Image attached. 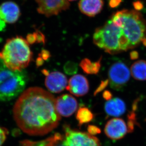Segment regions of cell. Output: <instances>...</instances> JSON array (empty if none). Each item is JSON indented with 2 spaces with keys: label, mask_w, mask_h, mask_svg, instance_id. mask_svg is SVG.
Wrapping results in <instances>:
<instances>
[{
  "label": "cell",
  "mask_w": 146,
  "mask_h": 146,
  "mask_svg": "<svg viewBox=\"0 0 146 146\" xmlns=\"http://www.w3.org/2000/svg\"><path fill=\"white\" fill-rule=\"evenodd\" d=\"M55 99L48 91L31 87L19 96L13 113L17 125L32 136L46 135L56 128L61 116L55 108Z\"/></svg>",
  "instance_id": "1"
},
{
  "label": "cell",
  "mask_w": 146,
  "mask_h": 146,
  "mask_svg": "<svg viewBox=\"0 0 146 146\" xmlns=\"http://www.w3.org/2000/svg\"><path fill=\"white\" fill-rule=\"evenodd\" d=\"M93 40L94 44L111 54L132 49L121 25L111 18L95 29Z\"/></svg>",
  "instance_id": "2"
},
{
  "label": "cell",
  "mask_w": 146,
  "mask_h": 146,
  "mask_svg": "<svg viewBox=\"0 0 146 146\" xmlns=\"http://www.w3.org/2000/svg\"><path fill=\"white\" fill-rule=\"evenodd\" d=\"M32 56L29 43L21 36L8 39L0 52V59L13 70H24L32 61Z\"/></svg>",
  "instance_id": "3"
},
{
  "label": "cell",
  "mask_w": 146,
  "mask_h": 146,
  "mask_svg": "<svg viewBox=\"0 0 146 146\" xmlns=\"http://www.w3.org/2000/svg\"><path fill=\"white\" fill-rule=\"evenodd\" d=\"M111 18L121 25L132 49L139 46L146 37V21L139 11L123 9Z\"/></svg>",
  "instance_id": "4"
},
{
  "label": "cell",
  "mask_w": 146,
  "mask_h": 146,
  "mask_svg": "<svg viewBox=\"0 0 146 146\" xmlns=\"http://www.w3.org/2000/svg\"><path fill=\"white\" fill-rule=\"evenodd\" d=\"M28 80L24 70H10L0 59V101H9L19 96Z\"/></svg>",
  "instance_id": "5"
},
{
  "label": "cell",
  "mask_w": 146,
  "mask_h": 146,
  "mask_svg": "<svg viewBox=\"0 0 146 146\" xmlns=\"http://www.w3.org/2000/svg\"><path fill=\"white\" fill-rule=\"evenodd\" d=\"M131 70L126 64L117 62L113 64L108 72V81L111 87L121 90L130 80Z\"/></svg>",
  "instance_id": "6"
},
{
  "label": "cell",
  "mask_w": 146,
  "mask_h": 146,
  "mask_svg": "<svg viewBox=\"0 0 146 146\" xmlns=\"http://www.w3.org/2000/svg\"><path fill=\"white\" fill-rule=\"evenodd\" d=\"M64 131L67 146H101L99 139L88 133L72 130L68 126Z\"/></svg>",
  "instance_id": "7"
},
{
  "label": "cell",
  "mask_w": 146,
  "mask_h": 146,
  "mask_svg": "<svg viewBox=\"0 0 146 146\" xmlns=\"http://www.w3.org/2000/svg\"><path fill=\"white\" fill-rule=\"evenodd\" d=\"M38 5V13L46 17L57 15L67 10L70 3L67 0H36Z\"/></svg>",
  "instance_id": "8"
},
{
  "label": "cell",
  "mask_w": 146,
  "mask_h": 146,
  "mask_svg": "<svg viewBox=\"0 0 146 146\" xmlns=\"http://www.w3.org/2000/svg\"><path fill=\"white\" fill-rule=\"evenodd\" d=\"M104 131L107 137L113 141L121 139L130 132L125 121L118 118L112 119L108 121L105 126Z\"/></svg>",
  "instance_id": "9"
},
{
  "label": "cell",
  "mask_w": 146,
  "mask_h": 146,
  "mask_svg": "<svg viewBox=\"0 0 146 146\" xmlns=\"http://www.w3.org/2000/svg\"><path fill=\"white\" fill-rule=\"evenodd\" d=\"M46 75L45 85L51 92L58 93L65 90L68 85V80L65 75L60 72H52L48 73L44 70Z\"/></svg>",
  "instance_id": "10"
},
{
  "label": "cell",
  "mask_w": 146,
  "mask_h": 146,
  "mask_svg": "<svg viewBox=\"0 0 146 146\" xmlns=\"http://www.w3.org/2000/svg\"><path fill=\"white\" fill-rule=\"evenodd\" d=\"M55 108L61 116L69 117L76 112L78 108L77 101L72 95L64 94L55 100Z\"/></svg>",
  "instance_id": "11"
},
{
  "label": "cell",
  "mask_w": 146,
  "mask_h": 146,
  "mask_svg": "<svg viewBox=\"0 0 146 146\" xmlns=\"http://www.w3.org/2000/svg\"><path fill=\"white\" fill-rule=\"evenodd\" d=\"M66 89L77 97L85 95L89 90L88 80L82 75H75L68 81Z\"/></svg>",
  "instance_id": "12"
},
{
  "label": "cell",
  "mask_w": 146,
  "mask_h": 146,
  "mask_svg": "<svg viewBox=\"0 0 146 146\" xmlns=\"http://www.w3.org/2000/svg\"><path fill=\"white\" fill-rule=\"evenodd\" d=\"M21 14L19 6L14 2L6 1L0 5V19L5 23H15Z\"/></svg>",
  "instance_id": "13"
},
{
  "label": "cell",
  "mask_w": 146,
  "mask_h": 146,
  "mask_svg": "<svg viewBox=\"0 0 146 146\" xmlns=\"http://www.w3.org/2000/svg\"><path fill=\"white\" fill-rule=\"evenodd\" d=\"M104 4L103 0H80L79 10L84 15L94 17L102 11Z\"/></svg>",
  "instance_id": "14"
},
{
  "label": "cell",
  "mask_w": 146,
  "mask_h": 146,
  "mask_svg": "<svg viewBox=\"0 0 146 146\" xmlns=\"http://www.w3.org/2000/svg\"><path fill=\"white\" fill-rule=\"evenodd\" d=\"M105 109L106 114L108 115L118 117L125 113L126 105L121 99L114 98L108 101L105 104Z\"/></svg>",
  "instance_id": "15"
},
{
  "label": "cell",
  "mask_w": 146,
  "mask_h": 146,
  "mask_svg": "<svg viewBox=\"0 0 146 146\" xmlns=\"http://www.w3.org/2000/svg\"><path fill=\"white\" fill-rule=\"evenodd\" d=\"M130 70L134 79L139 80H146V61H136L132 64Z\"/></svg>",
  "instance_id": "16"
},
{
  "label": "cell",
  "mask_w": 146,
  "mask_h": 146,
  "mask_svg": "<svg viewBox=\"0 0 146 146\" xmlns=\"http://www.w3.org/2000/svg\"><path fill=\"white\" fill-rule=\"evenodd\" d=\"M102 57L98 61L92 62L88 58H85L80 62V66L83 72L88 74H97L101 67Z\"/></svg>",
  "instance_id": "17"
},
{
  "label": "cell",
  "mask_w": 146,
  "mask_h": 146,
  "mask_svg": "<svg viewBox=\"0 0 146 146\" xmlns=\"http://www.w3.org/2000/svg\"><path fill=\"white\" fill-rule=\"evenodd\" d=\"M62 139L61 135L56 134L53 137L49 138L40 142H31L29 141H24L22 142L24 146H55L59 141Z\"/></svg>",
  "instance_id": "18"
},
{
  "label": "cell",
  "mask_w": 146,
  "mask_h": 146,
  "mask_svg": "<svg viewBox=\"0 0 146 146\" xmlns=\"http://www.w3.org/2000/svg\"><path fill=\"white\" fill-rule=\"evenodd\" d=\"M93 117L94 115L91 111L86 108H80L77 113V119L80 125L90 122Z\"/></svg>",
  "instance_id": "19"
},
{
  "label": "cell",
  "mask_w": 146,
  "mask_h": 146,
  "mask_svg": "<svg viewBox=\"0 0 146 146\" xmlns=\"http://www.w3.org/2000/svg\"><path fill=\"white\" fill-rule=\"evenodd\" d=\"M64 70L68 74H74L77 71V66L74 62H68L64 66Z\"/></svg>",
  "instance_id": "20"
},
{
  "label": "cell",
  "mask_w": 146,
  "mask_h": 146,
  "mask_svg": "<svg viewBox=\"0 0 146 146\" xmlns=\"http://www.w3.org/2000/svg\"><path fill=\"white\" fill-rule=\"evenodd\" d=\"M8 131L5 128L0 127V146L3 145L6 139Z\"/></svg>",
  "instance_id": "21"
},
{
  "label": "cell",
  "mask_w": 146,
  "mask_h": 146,
  "mask_svg": "<svg viewBox=\"0 0 146 146\" xmlns=\"http://www.w3.org/2000/svg\"><path fill=\"white\" fill-rule=\"evenodd\" d=\"M88 133L92 136L97 135L101 132L100 129L98 127L94 125L88 126Z\"/></svg>",
  "instance_id": "22"
},
{
  "label": "cell",
  "mask_w": 146,
  "mask_h": 146,
  "mask_svg": "<svg viewBox=\"0 0 146 146\" xmlns=\"http://www.w3.org/2000/svg\"><path fill=\"white\" fill-rule=\"evenodd\" d=\"M133 6L135 9V10L138 11L142 10L144 7L142 1H139V0L134 1L133 3Z\"/></svg>",
  "instance_id": "23"
},
{
  "label": "cell",
  "mask_w": 146,
  "mask_h": 146,
  "mask_svg": "<svg viewBox=\"0 0 146 146\" xmlns=\"http://www.w3.org/2000/svg\"><path fill=\"white\" fill-rule=\"evenodd\" d=\"M108 84H109L108 80H104V81H102L101 83V84H100V85L99 86V87H98V88L96 90L95 94H96L100 92V91L104 90L107 87V86L108 85Z\"/></svg>",
  "instance_id": "24"
},
{
  "label": "cell",
  "mask_w": 146,
  "mask_h": 146,
  "mask_svg": "<svg viewBox=\"0 0 146 146\" xmlns=\"http://www.w3.org/2000/svg\"><path fill=\"white\" fill-rule=\"evenodd\" d=\"M122 1L123 0H109V7L111 8H115L120 5Z\"/></svg>",
  "instance_id": "25"
},
{
  "label": "cell",
  "mask_w": 146,
  "mask_h": 146,
  "mask_svg": "<svg viewBox=\"0 0 146 146\" xmlns=\"http://www.w3.org/2000/svg\"><path fill=\"white\" fill-rule=\"evenodd\" d=\"M103 98H104L106 100L108 101L112 99L113 95H112V93H111L110 91L106 90V91H104V92L103 93Z\"/></svg>",
  "instance_id": "26"
},
{
  "label": "cell",
  "mask_w": 146,
  "mask_h": 146,
  "mask_svg": "<svg viewBox=\"0 0 146 146\" xmlns=\"http://www.w3.org/2000/svg\"><path fill=\"white\" fill-rule=\"evenodd\" d=\"M130 58L132 60H135L139 58V54L137 51H133L130 54Z\"/></svg>",
  "instance_id": "27"
},
{
  "label": "cell",
  "mask_w": 146,
  "mask_h": 146,
  "mask_svg": "<svg viewBox=\"0 0 146 146\" xmlns=\"http://www.w3.org/2000/svg\"><path fill=\"white\" fill-rule=\"evenodd\" d=\"M5 28V22L0 19V31H3Z\"/></svg>",
  "instance_id": "28"
},
{
  "label": "cell",
  "mask_w": 146,
  "mask_h": 146,
  "mask_svg": "<svg viewBox=\"0 0 146 146\" xmlns=\"http://www.w3.org/2000/svg\"><path fill=\"white\" fill-rule=\"evenodd\" d=\"M62 139H61V141H59L55 146H67L66 143H65V140L64 139L62 140Z\"/></svg>",
  "instance_id": "29"
},
{
  "label": "cell",
  "mask_w": 146,
  "mask_h": 146,
  "mask_svg": "<svg viewBox=\"0 0 146 146\" xmlns=\"http://www.w3.org/2000/svg\"><path fill=\"white\" fill-rule=\"evenodd\" d=\"M142 43H143L144 46H146V37H145V38L143 40Z\"/></svg>",
  "instance_id": "30"
},
{
  "label": "cell",
  "mask_w": 146,
  "mask_h": 146,
  "mask_svg": "<svg viewBox=\"0 0 146 146\" xmlns=\"http://www.w3.org/2000/svg\"><path fill=\"white\" fill-rule=\"evenodd\" d=\"M68 1H76V0H67Z\"/></svg>",
  "instance_id": "31"
}]
</instances>
